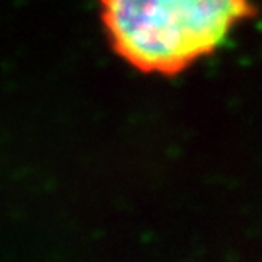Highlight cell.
<instances>
[{"mask_svg":"<svg viewBox=\"0 0 262 262\" xmlns=\"http://www.w3.org/2000/svg\"><path fill=\"white\" fill-rule=\"evenodd\" d=\"M113 51L144 74L177 76L254 14L251 0H97Z\"/></svg>","mask_w":262,"mask_h":262,"instance_id":"obj_1","label":"cell"}]
</instances>
